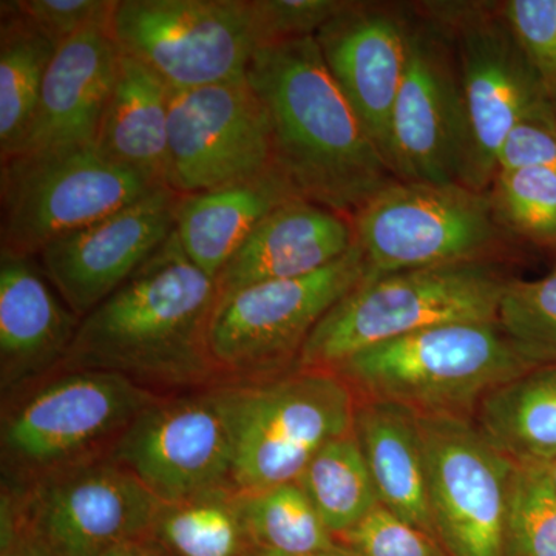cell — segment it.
<instances>
[{"label": "cell", "instance_id": "obj_8", "mask_svg": "<svg viewBox=\"0 0 556 556\" xmlns=\"http://www.w3.org/2000/svg\"><path fill=\"white\" fill-rule=\"evenodd\" d=\"M353 226L368 277L495 262L507 239L489 192L463 185L396 181L358 212Z\"/></svg>", "mask_w": 556, "mask_h": 556}, {"label": "cell", "instance_id": "obj_29", "mask_svg": "<svg viewBox=\"0 0 556 556\" xmlns=\"http://www.w3.org/2000/svg\"><path fill=\"white\" fill-rule=\"evenodd\" d=\"M236 492L219 490L163 504L152 541L170 556H249Z\"/></svg>", "mask_w": 556, "mask_h": 556}, {"label": "cell", "instance_id": "obj_40", "mask_svg": "<svg viewBox=\"0 0 556 556\" xmlns=\"http://www.w3.org/2000/svg\"><path fill=\"white\" fill-rule=\"evenodd\" d=\"M544 468H546L548 482H551L552 489H554L556 495V457L552 463L546 464Z\"/></svg>", "mask_w": 556, "mask_h": 556}, {"label": "cell", "instance_id": "obj_1", "mask_svg": "<svg viewBox=\"0 0 556 556\" xmlns=\"http://www.w3.org/2000/svg\"><path fill=\"white\" fill-rule=\"evenodd\" d=\"M247 76L268 116L274 170L298 199L353 219L401 181L332 78L314 36L262 47Z\"/></svg>", "mask_w": 556, "mask_h": 556}, {"label": "cell", "instance_id": "obj_16", "mask_svg": "<svg viewBox=\"0 0 556 556\" xmlns=\"http://www.w3.org/2000/svg\"><path fill=\"white\" fill-rule=\"evenodd\" d=\"M467 160L457 62L438 31L412 27L407 70L391 116V169L401 181L463 185Z\"/></svg>", "mask_w": 556, "mask_h": 556}, {"label": "cell", "instance_id": "obj_4", "mask_svg": "<svg viewBox=\"0 0 556 556\" xmlns=\"http://www.w3.org/2000/svg\"><path fill=\"white\" fill-rule=\"evenodd\" d=\"M508 281L496 262L367 276L318 321L298 368L334 369L365 348L439 325L496 321Z\"/></svg>", "mask_w": 556, "mask_h": 556}, {"label": "cell", "instance_id": "obj_36", "mask_svg": "<svg viewBox=\"0 0 556 556\" xmlns=\"http://www.w3.org/2000/svg\"><path fill=\"white\" fill-rule=\"evenodd\" d=\"M14 9L60 49L93 25L110 24L118 0H11Z\"/></svg>", "mask_w": 556, "mask_h": 556}, {"label": "cell", "instance_id": "obj_21", "mask_svg": "<svg viewBox=\"0 0 556 556\" xmlns=\"http://www.w3.org/2000/svg\"><path fill=\"white\" fill-rule=\"evenodd\" d=\"M80 318L51 291L31 258L0 255V378L3 393L61 367Z\"/></svg>", "mask_w": 556, "mask_h": 556}, {"label": "cell", "instance_id": "obj_38", "mask_svg": "<svg viewBox=\"0 0 556 556\" xmlns=\"http://www.w3.org/2000/svg\"><path fill=\"white\" fill-rule=\"evenodd\" d=\"M0 556H54L25 517L10 484L3 485L0 497Z\"/></svg>", "mask_w": 556, "mask_h": 556}, {"label": "cell", "instance_id": "obj_27", "mask_svg": "<svg viewBox=\"0 0 556 556\" xmlns=\"http://www.w3.org/2000/svg\"><path fill=\"white\" fill-rule=\"evenodd\" d=\"M249 556H303L340 548L298 482L236 492Z\"/></svg>", "mask_w": 556, "mask_h": 556}, {"label": "cell", "instance_id": "obj_6", "mask_svg": "<svg viewBox=\"0 0 556 556\" xmlns=\"http://www.w3.org/2000/svg\"><path fill=\"white\" fill-rule=\"evenodd\" d=\"M2 417V453L25 484L109 456L142 409L161 396L113 372L56 369Z\"/></svg>", "mask_w": 556, "mask_h": 556}, {"label": "cell", "instance_id": "obj_31", "mask_svg": "<svg viewBox=\"0 0 556 556\" xmlns=\"http://www.w3.org/2000/svg\"><path fill=\"white\" fill-rule=\"evenodd\" d=\"M497 324L533 367L556 365V266L536 280L510 278Z\"/></svg>", "mask_w": 556, "mask_h": 556}, {"label": "cell", "instance_id": "obj_32", "mask_svg": "<svg viewBox=\"0 0 556 556\" xmlns=\"http://www.w3.org/2000/svg\"><path fill=\"white\" fill-rule=\"evenodd\" d=\"M507 556H556V495L544 466L518 467Z\"/></svg>", "mask_w": 556, "mask_h": 556}, {"label": "cell", "instance_id": "obj_9", "mask_svg": "<svg viewBox=\"0 0 556 556\" xmlns=\"http://www.w3.org/2000/svg\"><path fill=\"white\" fill-rule=\"evenodd\" d=\"M368 276L361 247L309 276L268 281L219 298L208 343L223 379L252 382L298 368L311 332Z\"/></svg>", "mask_w": 556, "mask_h": 556}, {"label": "cell", "instance_id": "obj_20", "mask_svg": "<svg viewBox=\"0 0 556 556\" xmlns=\"http://www.w3.org/2000/svg\"><path fill=\"white\" fill-rule=\"evenodd\" d=\"M354 243L353 219L309 201L288 200L219 270L218 299L252 285L309 276L343 257Z\"/></svg>", "mask_w": 556, "mask_h": 556}, {"label": "cell", "instance_id": "obj_24", "mask_svg": "<svg viewBox=\"0 0 556 556\" xmlns=\"http://www.w3.org/2000/svg\"><path fill=\"white\" fill-rule=\"evenodd\" d=\"M291 199L298 197L277 174L247 185L178 195L175 232L186 255L215 280L252 230Z\"/></svg>", "mask_w": 556, "mask_h": 556}, {"label": "cell", "instance_id": "obj_18", "mask_svg": "<svg viewBox=\"0 0 556 556\" xmlns=\"http://www.w3.org/2000/svg\"><path fill=\"white\" fill-rule=\"evenodd\" d=\"M407 21L390 9L346 2L316 33L332 78L391 167V116L408 62Z\"/></svg>", "mask_w": 556, "mask_h": 556}, {"label": "cell", "instance_id": "obj_10", "mask_svg": "<svg viewBox=\"0 0 556 556\" xmlns=\"http://www.w3.org/2000/svg\"><path fill=\"white\" fill-rule=\"evenodd\" d=\"M419 10L455 35L468 126L463 185L486 193L507 135L526 113L551 100L508 27L503 3L424 2Z\"/></svg>", "mask_w": 556, "mask_h": 556}, {"label": "cell", "instance_id": "obj_2", "mask_svg": "<svg viewBox=\"0 0 556 556\" xmlns=\"http://www.w3.org/2000/svg\"><path fill=\"white\" fill-rule=\"evenodd\" d=\"M214 278L186 255L177 232L86 317L58 369L113 372L148 388L197 390L222 379L208 331Z\"/></svg>", "mask_w": 556, "mask_h": 556}, {"label": "cell", "instance_id": "obj_5", "mask_svg": "<svg viewBox=\"0 0 556 556\" xmlns=\"http://www.w3.org/2000/svg\"><path fill=\"white\" fill-rule=\"evenodd\" d=\"M237 492L295 482L318 450L353 431L357 397L331 369L225 382Z\"/></svg>", "mask_w": 556, "mask_h": 556}, {"label": "cell", "instance_id": "obj_33", "mask_svg": "<svg viewBox=\"0 0 556 556\" xmlns=\"http://www.w3.org/2000/svg\"><path fill=\"white\" fill-rule=\"evenodd\" d=\"M338 541L353 556H448L437 538L380 504Z\"/></svg>", "mask_w": 556, "mask_h": 556}, {"label": "cell", "instance_id": "obj_3", "mask_svg": "<svg viewBox=\"0 0 556 556\" xmlns=\"http://www.w3.org/2000/svg\"><path fill=\"white\" fill-rule=\"evenodd\" d=\"M532 368L496 320L422 329L365 348L331 371L358 399L473 419L486 394Z\"/></svg>", "mask_w": 556, "mask_h": 556}, {"label": "cell", "instance_id": "obj_34", "mask_svg": "<svg viewBox=\"0 0 556 556\" xmlns=\"http://www.w3.org/2000/svg\"><path fill=\"white\" fill-rule=\"evenodd\" d=\"M503 13L544 93L555 104L556 0H508Z\"/></svg>", "mask_w": 556, "mask_h": 556}, {"label": "cell", "instance_id": "obj_39", "mask_svg": "<svg viewBox=\"0 0 556 556\" xmlns=\"http://www.w3.org/2000/svg\"><path fill=\"white\" fill-rule=\"evenodd\" d=\"M98 556H170L160 547L155 541H134V543L121 544V546L109 548Z\"/></svg>", "mask_w": 556, "mask_h": 556}, {"label": "cell", "instance_id": "obj_41", "mask_svg": "<svg viewBox=\"0 0 556 556\" xmlns=\"http://www.w3.org/2000/svg\"><path fill=\"white\" fill-rule=\"evenodd\" d=\"M303 556H353L350 552H346L345 548L340 547L336 548V551L328 552H318V554L303 555Z\"/></svg>", "mask_w": 556, "mask_h": 556}, {"label": "cell", "instance_id": "obj_11", "mask_svg": "<svg viewBox=\"0 0 556 556\" xmlns=\"http://www.w3.org/2000/svg\"><path fill=\"white\" fill-rule=\"evenodd\" d=\"M110 33L170 90L244 79L260 49L252 0H118Z\"/></svg>", "mask_w": 556, "mask_h": 556}, {"label": "cell", "instance_id": "obj_14", "mask_svg": "<svg viewBox=\"0 0 556 556\" xmlns=\"http://www.w3.org/2000/svg\"><path fill=\"white\" fill-rule=\"evenodd\" d=\"M11 486L54 556H98L121 544L152 540L163 506L110 456Z\"/></svg>", "mask_w": 556, "mask_h": 556}, {"label": "cell", "instance_id": "obj_12", "mask_svg": "<svg viewBox=\"0 0 556 556\" xmlns=\"http://www.w3.org/2000/svg\"><path fill=\"white\" fill-rule=\"evenodd\" d=\"M428 503L448 556H507L518 466L473 419L419 416Z\"/></svg>", "mask_w": 556, "mask_h": 556}, {"label": "cell", "instance_id": "obj_17", "mask_svg": "<svg viewBox=\"0 0 556 556\" xmlns=\"http://www.w3.org/2000/svg\"><path fill=\"white\" fill-rule=\"evenodd\" d=\"M177 201L159 188L47 244L40 266L62 302L83 318L112 295L174 233Z\"/></svg>", "mask_w": 556, "mask_h": 556}, {"label": "cell", "instance_id": "obj_37", "mask_svg": "<svg viewBox=\"0 0 556 556\" xmlns=\"http://www.w3.org/2000/svg\"><path fill=\"white\" fill-rule=\"evenodd\" d=\"M548 167L556 169L555 104L541 102L507 135L497 156V172Z\"/></svg>", "mask_w": 556, "mask_h": 556}, {"label": "cell", "instance_id": "obj_15", "mask_svg": "<svg viewBox=\"0 0 556 556\" xmlns=\"http://www.w3.org/2000/svg\"><path fill=\"white\" fill-rule=\"evenodd\" d=\"M273 174L268 116L248 76L170 90L169 189L186 195Z\"/></svg>", "mask_w": 556, "mask_h": 556}, {"label": "cell", "instance_id": "obj_22", "mask_svg": "<svg viewBox=\"0 0 556 556\" xmlns=\"http://www.w3.org/2000/svg\"><path fill=\"white\" fill-rule=\"evenodd\" d=\"M353 431L380 506L438 540L428 503L419 415L394 402L357 397Z\"/></svg>", "mask_w": 556, "mask_h": 556}, {"label": "cell", "instance_id": "obj_26", "mask_svg": "<svg viewBox=\"0 0 556 556\" xmlns=\"http://www.w3.org/2000/svg\"><path fill=\"white\" fill-rule=\"evenodd\" d=\"M54 53L53 43L11 0L0 2V161L24 144Z\"/></svg>", "mask_w": 556, "mask_h": 556}, {"label": "cell", "instance_id": "obj_25", "mask_svg": "<svg viewBox=\"0 0 556 556\" xmlns=\"http://www.w3.org/2000/svg\"><path fill=\"white\" fill-rule=\"evenodd\" d=\"M479 430L518 467L556 457V365L535 367L495 388L477 409Z\"/></svg>", "mask_w": 556, "mask_h": 556}, {"label": "cell", "instance_id": "obj_35", "mask_svg": "<svg viewBox=\"0 0 556 556\" xmlns=\"http://www.w3.org/2000/svg\"><path fill=\"white\" fill-rule=\"evenodd\" d=\"M348 0H252L260 49L308 38L346 5Z\"/></svg>", "mask_w": 556, "mask_h": 556}, {"label": "cell", "instance_id": "obj_7", "mask_svg": "<svg viewBox=\"0 0 556 556\" xmlns=\"http://www.w3.org/2000/svg\"><path fill=\"white\" fill-rule=\"evenodd\" d=\"M0 255L31 258L64 233L161 188L93 146L0 161Z\"/></svg>", "mask_w": 556, "mask_h": 556}, {"label": "cell", "instance_id": "obj_30", "mask_svg": "<svg viewBox=\"0 0 556 556\" xmlns=\"http://www.w3.org/2000/svg\"><path fill=\"white\" fill-rule=\"evenodd\" d=\"M489 197L507 233L556 248V169L497 172Z\"/></svg>", "mask_w": 556, "mask_h": 556}, {"label": "cell", "instance_id": "obj_28", "mask_svg": "<svg viewBox=\"0 0 556 556\" xmlns=\"http://www.w3.org/2000/svg\"><path fill=\"white\" fill-rule=\"evenodd\" d=\"M295 482L336 540L380 504L354 431L318 450Z\"/></svg>", "mask_w": 556, "mask_h": 556}, {"label": "cell", "instance_id": "obj_13", "mask_svg": "<svg viewBox=\"0 0 556 556\" xmlns=\"http://www.w3.org/2000/svg\"><path fill=\"white\" fill-rule=\"evenodd\" d=\"M109 456L163 504L236 490L232 428L223 386L161 394L139 413Z\"/></svg>", "mask_w": 556, "mask_h": 556}, {"label": "cell", "instance_id": "obj_19", "mask_svg": "<svg viewBox=\"0 0 556 556\" xmlns=\"http://www.w3.org/2000/svg\"><path fill=\"white\" fill-rule=\"evenodd\" d=\"M119 58L110 24L93 25L61 46L47 70L35 118L16 155L93 146L118 76Z\"/></svg>", "mask_w": 556, "mask_h": 556}, {"label": "cell", "instance_id": "obj_23", "mask_svg": "<svg viewBox=\"0 0 556 556\" xmlns=\"http://www.w3.org/2000/svg\"><path fill=\"white\" fill-rule=\"evenodd\" d=\"M169 86L135 58L121 53L94 148L153 185L169 188Z\"/></svg>", "mask_w": 556, "mask_h": 556}]
</instances>
